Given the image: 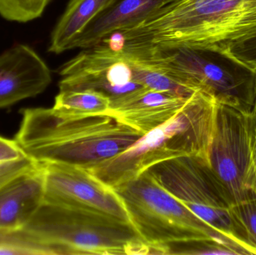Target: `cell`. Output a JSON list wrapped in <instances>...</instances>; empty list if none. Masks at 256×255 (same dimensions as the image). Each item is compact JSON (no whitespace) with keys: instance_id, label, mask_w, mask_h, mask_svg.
Wrapping results in <instances>:
<instances>
[{"instance_id":"30bf717a","label":"cell","mask_w":256,"mask_h":255,"mask_svg":"<svg viewBox=\"0 0 256 255\" xmlns=\"http://www.w3.org/2000/svg\"><path fill=\"white\" fill-rule=\"evenodd\" d=\"M40 164L44 169V202L131 223L124 203L114 188L90 171L58 163Z\"/></svg>"},{"instance_id":"d4e9b609","label":"cell","mask_w":256,"mask_h":255,"mask_svg":"<svg viewBox=\"0 0 256 255\" xmlns=\"http://www.w3.org/2000/svg\"><path fill=\"white\" fill-rule=\"evenodd\" d=\"M246 187L250 199H256V136L252 145L250 163L246 176Z\"/></svg>"},{"instance_id":"ffe728a7","label":"cell","mask_w":256,"mask_h":255,"mask_svg":"<svg viewBox=\"0 0 256 255\" xmlns=\"http://www.w3.org/2000/svg\"><path fill=\"white\" fill-rule=\"evenodd\" d=\"M156 248L158 255H242L230 244L212 238L177 241L159 246Z\"/></svg>"},{"instance_id":"9a60e30c","label":"cell","mask_w":256,"mask_h":255,"mask_svg":"<svg viewBox=\"0 0 256 255\" xmlns=\"http://www.w3.org/2000/svg\"><path fill=\"white\" fill-rule=\"evenodd\" d=\"M116 0H70L52 30L49 52L60 54L72 49V44L87 25Z\"/></svg>"},{"instance_id":"6da1fadb","label":"cell","mask_w":256,"mask_h":255,"mask_svg":"<svg viewBox=\"0 0 256 255\" xmlns=\"http://www.w3.org/2000/svg\"><path fill=\"white\" fill-rule=\"evenodd\" d=\"M256 32V0H179L117 33L126 53L190 47L218 54Z\"/></svg>"},{"instance_id":"9c48e42d","label":"cell","mask_w":256,"mask_h":255,"mask_svg":"<svg viewBox=\"0 0 256 255\" xmlns=\"http://www.w3.org/2000/svg\"><path fill=\"white\" fill-rule=\"evenodd\" d=\"M60 74V91L92 90L111 101L146 88L132 80L130 63L122 52L102 43L82 49L62 66Z\"/></svg>"},{"instance_id":"7a4b0ae2","label":"cell","mask_w":256,"mask_h":255,"mask_svg":"<svg viewBox=\"0 0 256 255\" xmlns=\"http://www.w3.org/2000/svg\"><path fill=\"white\" fill-rule=\"evenodd\" d=\"M20 112L22 121L15 140L38 163L90 171L144 136L109 113L70 115L54 108H28Z\"/></svg>"},{"instance_id":"603a6c76","label":"cell","mask_w":256,"mask_h":255,"mask_svg":"<svg viewBox=\"0 0 256 255\" xmlns=\"http://www.w3.org/2000/svg\"><path fill=\"white\" fill-rule=\"evenodd\" d=\"M37 164V162L28 156L20 160L0 164V187L12 178L34 167Z\"/></svg>"},{"instance_id":"52a82bcc","label":"cell","mask_w":256,"mask_h":255,"mask_svg":"<svg viewBox=\"0 0 256 255\" xmlns=\"http://www.w3.org/2000/svg\"><path fill=\"white\" fill-rule=\"evenodd\" d=\"M146 171L197 217L246 250L234 235L231 205L208 160L185 156L161 162Z\"/></svg>"},{"instance_id":"d6986e66","label":"cell","mask_w":256,"mask_h":255,"mask_svg":"<svg viewBox=\"0 0 256 255\" xmlns=\"http://www.w3.org/2000/svg\"><path fill=\"white\" fill-rule=\"evenodd\" d=\"M126 58L130 63L132 80L146 88L155 91H167L184 97H191L197 91L178 83L159 70L136 62L134 60L130 59L128 57Z\"/></svg>"},{"instance_id":"44dd1931","label":"cell","mask_w":256,"mask_h":255,"mask_svg":"<svg viewBox=\"0 0 256 255\" xmlns=\"http://www.w3.org/2000/svg\"><path fill=\"white\" fill-rule=\"evenodd\" d=\"M216 55L256 74V32L231 42Z\"/></svg>"},{"instance_id":"ac0fdd59","label":"cell","mask_w":256,"mask_h":255,"mask_svg":"<svg viewBox=\"0 0 256 255\" xmlns=\"http://www.w3.org/2000/svg\"><path fill=\"white\" fill-rule=\"evenodd\" d=\"M230 215L238 241L250 255H256V199H248L232 205Z\"/></svg>"},{"instance_id":"8fae6325","label":"cell","mask_w":256,"mask_h":255,"mask_svg":"<svg viewBox=\"0 0 256 255\" xmlns=\"http://www.w3.org/2000/svg\"><path fill=\"white\" fill-rule=\"evenodd\" d=\"M51 81L42 57L27 45L15 44L0 55V109L42 94Z\"/></svg>"},{"instance_id":"484cf974","label":"cell","mask_w":256,"mask_h":255,"mask_svg":"<svg viewBox=\"0 0 256 255\" xmlns=\"http://www.w3.org/2000/svg\"><path fill=\"white\" fill-rule=\"evenodd\" d=\"M252 114L256 115V81L255 87V103H254V109H252Z\"/></svg>"},{"instance_id":"277c9868","label":"cell","mask_w":256,"mask_h":255,"mask_svg":"<svg viewBox=\"0 0 256 255\" xmlns=\"http://www.w3.org/2000/svg\"><path fill=\"white\" fill-rule=\"evenodd\" d=\"M24 229L52 244L58 255H152L131 223L44 202Z\"/></svg>"},{"instance_id":"3957f363","label":"cell","mask_w":256,"mask_h":255,"mask_svg":"<svg viewBox=\"0 0 256 255\" xmlns=\"http://www.w3.org/2000/svg\"><path fill=\"white\" fill-rule=\"evenodd\" d=\"M218 104L214 97L197 90L174 118L90 172L114 188L166 160L196 156L208 161Z\"/></svg>"},{"instance_id":"7c38bea8","label":"cell","mask_w":256,"mask_h":255,"mask_svg":"<svg viewBox=\"0 0 256 255\" xmlns=\"http://www.w3.org/2000/svg\"><path fill=\"white\" fill-rule=\"evenodd\" d=\"M190 97L142 88L111 101L106 113L146 135L174 118Z\"/></svg>"},{"instance_id":"2e32d148","label":"cell","mask_w":256,"mask_h":255,"mask_svg":"<svg viewBox=\"0 0 256 255\" xmlns=\"http://www.w3.org/2000/svg\"><path fill=\"white\" fill-rule=\"evenodd\" d=\"M111 100L106 94L92 90L60 91L54 109L70 115L104 114L110 108Z\"/></svg>"},{"instance_id":"5bb4252c","label":"cell","mask_w":256,"mask_h":255,"mask_svg":"<svg viewBox=\"0 0 256 255\" xmlns=\"http://www.w3.org/2000/svg\"><path fill=\"white\" fill-rule=\"evenodd\" d=\"M179 0H116L80 34L72 44L75 48L91 47L110 35L141 23L156 12Z\"/></svg>"},{"instance_id":"ba28073f","label":"cell","mask_w":256,"mask_h":255,"mask_svg":"<svg viewBox=\"0 0 256 255\" xmlns=\"http://www.w3.org/2000/svg\"><path fill=\"white\" fill-rule=\"evenodd\" d=\"M256 136V115L218 104L208 164L233 205L250 199L246 176Z\"/></svg>"},{"instance_id":"8992f818","label":"cell","mask_w":256,"mask_h":255,"mask_svg":"<svg viewBox=\"0 0 256 255\" xmlns=\"http://www.w3.org/2000/svg\"><path fill=\"white\" fill-rule=\"evenodd\" d=\"M122 52V51H121ZM122 52L130 59L159 70L176 82L200 90L220 104L252 112L255 103L256 73L221 62L222 57L190 47L158 49L137 53Z\"/></svg>"},{"instance_id":"5b68a950","label":"cell","mask_w":256,"mask_h":255,"mask_svg":"<svg viewBox=\"0 0 256 255\" xmlns=\"http://www.w3.org/2000/svg\"><path fill=\"white\" fill-rule=\"evenodd\" d=\"M124 203L132 226L152 247L192 239L220 240L242 255L246 250L197 217L162 188L147 172L114 187Z\"/></svg>"},{"instance_id":"7402d4cb","label":"cell","mask_w":256,"mask_h":255,"mask_svg":"<svg viewBox=\"0 0 256 255\" xmlns=\"http://www.w3.org/2000/svg\"><path fill=\"white\" fill-rule=\"evenodd\" d=\"M50 0H0V15L12 22H26L42 16Z\"/></svg>"},{"instance_id":"e0dca14e","label":"cell","mask_w":256,"mask_h":255,"mask_svg":"<svg viewBox=\"0 0 256 255\" xmlns=\"http://www.w3.org/2000/svg\"><path fill=\"white\" fill-rule=\"evenodd\" d=\"M0 255H58L52 244L24 228L0 230Z\"/></svg>"},{"instance_id":"4fadbf2b","label":"cell","mask_w":256,"mask_h":255,"mask_svg":"<svg viewBox=\"0 0 256 255\" xmlns=\"http://www.w3.org/2000/svg\"><path fill=\"white\" fill-rule=\"evenodd\" d=\"M44 199V169L36 166L0 187V230L25 227Z\"/></svg>"},{"instance_id":"cb8c5ba5","label":"cell","mask_w":256,"mask_h":255,"mask_svg":"<svg viewBox=\"0 0 256 255\" xmlns=\"http://www.w3.org/2000/svg\"><path fill=\"white\" fill-rule=\"evenodd\" d=\"M26 153L16 140L0 136V164L20 160L27 157Z\"/></svg>"}]
</instances>
